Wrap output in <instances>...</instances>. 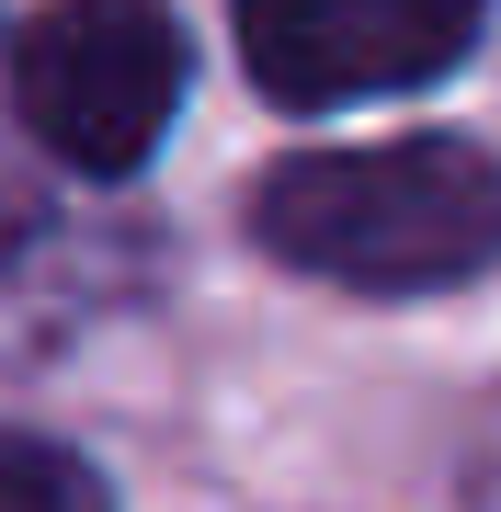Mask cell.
Segmentation results:
<instances>
[{
  "label": "cell",
  "mask_w": 501,
  "mask_h": 512,
  "mask_svg": "<svg viewBox=\"0 0 501 512\" xmlns=\"http://www.w3.org/2000/svg\"><path fill=\"white\" fill-rule=\"evenodd\" d=\"M0 512H103V478L46 433H0Z\"/></svg>",
  "instance_id": "cell-4"
},
{
  "label": "cell",
  "mask_w": 501,
  "mask_h": 512,
  "mask_svg": "<svg viewBox=\"0 0 501 512\" xmlns=\"http://www.w3.org/2000/svg\"><path fill=\"white\" fill-rule=\"evenodd\" d=\"M251 239L285 274L353 296H445L501 262V160L479 137H376L274 160L251 194Z\"/></svg>",
  "instance_id": "cell-1"
},
{
  "label": "cell",
  "mask_w": 501,
  "mask_h": 512,
  "mask_svg": "<svg viewBox=\"0 0 501 512\" xmlns=\"http://www.w3.org/2000/svg\"><path fill=\"white\" fill-rule=\"evenodd\" d=\"M183 23L149 0H57L35 35L12 46V103L69 171H137L183 114Z\"/></svg>",
  "instance_id": "cell-2"
},
{
  "label": "cell",
  "mask_w": 501,
  "mask_h": 512,
  "mask_svg": "<svg viewBox=\"0 0 501 512\" xmlns=\"http://www.w3.org/2000/svg\"><path fill=\"white\" fill-rule=\"evenodd\" d=\"M490 0H240V57L262 103L285 114H342L445 80L479 46Z\"/></svg>",
  "instance_id": "cell-3"
}]
</instances>
